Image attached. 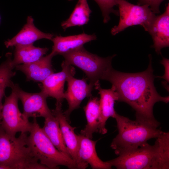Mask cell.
<instances>
[{"instance_id":"26","label":"cell","mask_w":169,"mask_h":169,"mask_svg":"<svg viewBox=\"0 0 169 169\" xmlns=\"http://www.w3.org/2000/svg\"><path fill=\"white\" fill-rule=\"evenodd\" d=\"M161 63L163 65L164 67V74L162 76H158V77L164 79L165 80V82H166L165 84L166 85L169 82V60L168 59L163 57Z\"/></svg>"},{"instance_id":"25","label":"cell","mask_w":169,"mask_h":169,"mask_svg":"<svg viewBox=\"0 0 169 169\" xmlns=\"http://www.w3.org/2000/svg\"><path fill=\"white\" fill-rule=\"evenodd\" d=\"M164 0H138L137 4L139 5H147L154 13L158 14L160 13V5Z\"/></svg>"},{"instance_id":"7","label":"cell","mask_w":169,"mask_h":169,"mask_svg":"<svg viewBox=\"0 0 169 169\" xmlns=\"http://www.w3.org/2000/svg\"><path fill=\"white\" fill-rule=\"evenodd\" d=\"M115 1L118 7L120 19L118 25L111 30L112 35L136 25H141L146 31L149 32L156 16L148 5H135L126 0Z\"/></svg>"},{"instance_id":"27","label":"cell","mask_w":169,"mask_h":169,"mask_svg":"<svg viewBox=\"0 0 169 169\" xmlns=\"http://www.w3.org/2000/svg\"></svg>"},{"instance_id":"11","label":"cell","mask_w":169,"mask_h":169,"mask_svg":"<svg viewBox=\"0 0 169 169\" xmlns=\"http://www.w3.org/2000/svg\"><path fill=\"white\" fill-rule=\"evenodd\" d=\"M61 66L62 70L61 71L49 75L39 86L41 91L48 97H52L56 100V104H62L64 99L65 83L69 76H74L75 72L74 68L71 65L64 61Z\"/></svg>"},{"instance_id":"18","label":"cell","mask_w":169,"mask_h":169,"mask_svg":"<svg viewBox=\"0 0 169 169\" xmlns=\"http://www.w3.org/2000/svg\"><path fill=\"white\" fill-rule=\"evenodd\" d=\"M96 39L97 37L95 33L90 35L83 33L66 36H57L53 37L51 40L53 43L52 52L55 55H62Z\"/></svg>"},{"instance_id":"15","label":"cell","mask_w":169,"mask_h":169,"mask_svg":"<svg viewBox=\"0 0 169 169\" xmlns=\"http://www.w3.org/2000/svg\"><path fill=\"white\" fill-rule=\"evenodd\" d=\"M94 87L98 90L100 97L98 132L103 135L107 132V130L105 127L106 121L110 117L114 118L116 112L114 106L115 101H118V96L114 88L112 86L110 89H103L101 87L99 83Z\"/></svg>"},{"instance_id":"14","label":"cell","mask_w":169,"mask_h":169,"mask_svg":"<svg viewBox=\"0 0 169 169\" xmlns=\"http://www.w3.org/2000/svg\"><path fill=\"white\" fill-rule=\"evenodd\" d=\"M52 52L34 62L20 64L15 67L16 69L23 72L26 75L27 81L42 83L45 79L54 73L52 59L55 56Z\"/></svg>"},{"instance_id":"13","label":"cell","mask_w":169,"mask_h":169,"mask_svg":"<svg viewBox=\"0 0 169 169\" xmlns=\"http://www.w3.org/2000/svg\"><path fill=\"white\" fill-rule=\"evenodd\" d=\"M78 156L79 161L85 169L89 164L93 169H110L112 166L107 161H104L98 156L96 150L97 141H93L81 134L78 135Z\"/></svg>"},{"instance_id":"8","label":"cell","mask_w":169,"mask_h":169,"mask_svg":"<svg viewBox=\"0 0 169 169\" xmlns=\"http://www.w3.org/2000/svg\"><path fill=\"white\" fill-rule=\"evenodd\" d=\"M11 89L10 95L5 96L0 125L8 135L15 136L18 132L29 133L32 128L33 122H30L20 111L17 94L13 88Z\"/></svg>"},{"instance_id":"5","label":"cell","mask_w":169,"mask_h":169,"mask_svg":"<svg viewBox=\"0 0 169 169\" xmlns=\"http://www.w3.org/2000/svg\"><path fill=\"white\" fill-rule=\"evenodd\" d=\"M32 128L26 138V144L39 163L48 169H58L63 166L70 169H78L72 158L55 146L33 118Z\"/></svg>"},{"instance_id":"12","label":"cell","mask_w":169,"mask_h":169,"mask_svg":"<svg viewBox=\"0 0 169 169\" xmlns=\"http://www.w3.org/2000/svg\"><path fill=\"white\" fill-rule=\"evenodd\" d=\"M54 109L51 110L58 119L64 143L70 155L76 163L78 169H84L78 156L79 139L74 132L76 127L71 126L69 123L62 109V104H56Z\"/></svg>"},{"instance_id":"22","label":"cell","mask_w":169,"mask_h":169,"mask_svg":"<svg viewBox=\"0 0 169 169\" xmlns=\"http://www.w3.org/2000/svg\"><path fill=\"white\" fill-rule=\"evenodd\" d=\"M91 13L87 0H78L70 16L62 22L61 26L65 31L71 27L86 24L89 22Z\"/></svg>"},{"instance_id":"17","label":"cell","mask_w":169,"mask_h":169,"mask_svg":"<svg viewBox=\"0 0 169 169\" xmlns=\"http://www.w3.org/2000/svg\"><path fill=\"white\" fill-rule=\"evenodd\" d=\"M54 37L52 34L42 32L34 25L33 19L31 16L27 18L26 23L19 32L13 38L4 42L6 48L32 44L35 41L42 39L51 40Z\"/></svg>"},{"instance_id":"19","label":"cell","mask_w":169,"mask_h":169,"mask_svg":"<svg viewBox=\"0 0 169 169\" xmlns=\"http://www.w3.org/2000/svg\"><path fill=\"white\" fill-rule=\"evenodd\" d=\"M83 109L87 123L84 129L81 130L80 134L92 139L93 134L99 131V99L97 97H90Z\"/></svg>"},{"instance_id":"21","label":"cell","mask_w":169,"mask_h":169,"mask_svg":"<svg viewBox=\"0 0 169 169\" xmlns=\"http://www.w3.org/2000/svg\"><path fill=\"white\" fill-rule=\"evenodd\" d=\"M42 129L57 149L70 156L64 143L58 120L55 116L53 114L45 118Z\"/></svg>"},{"instance_id":"4","label":"cell","mask_w":169,"mask_h":169,"mask_svg":"<svg viewBox=\"0 0 169 169\" xmlns=\"http://www.w3.org/2000/svg\"><path fill=\"white\" fill-rule=\"evenodd\" d=\"M27 136L21 133L18 137L10 136L0 125V166L3 169H48L27 146Z\"/></svg>"},{"instance_id":"16","label":"cell","mask_w":169,"mask_h":169,"mask_svg":"<svg viewBox=\"0 0 169 169\" xmlns=\"http://www.w3.org/2000/svg\"><path fill=\"white\" fill-rule=\"evenodd\" d=\"M148 33L153 41V47L158 54H161V49L169 46V3L164 12L156 16Z\"/></svg>"},{"instance_id":"2","label":"cell","mask_w":169,"mask_h":169,"mask_svg":"<svg viewBox=\"0 0 169 169\" xmlns=\"http://www.w3.org/2000/svg\"><path fill=\"white\" fill-rule=\"evenodd\" d=\"M154 145L148 143L107 161L118 169H169V133L163 131Z\"/></svg>"},{"instance_id":"10","label":"cell","mask_w":169,"mask_h":169,"mask_svg":"<svg viewBox=\"0 0 169 169\" xmlns=\"http://www.w3.org/2000/svg\"><path fill=\"white\" fill-rule=\"evenodd\" d=\"M68 87L64 93V99L68 103V108L64 114L69 121V116L74 110L78 108L83 100L87 97L92 96L93 84H88L85 79H78L69 76L67 79Z\"/></svg>"},{"instance_id":"24","label":"cell","mask_w":169,"mask_h":169,"mask_svg":"<svg viewBox=\"0 0 169 169\" xmlns=\"http://www.w3.org/2000/svg\"><path fill=\"white\" fill-rule=\"evenodd\" d=\"M69 1L73 0H68ZM98 4L101 10L104 23H107L110 20V14L113 13L119 16L118 10H115L114 7L117 6L115 0H94Z\"/></svg>"},{"instance_id":"6","label":"cell","mask_w":169,"mask_h":169,"mask_svg":"<svg viewBox=\"0 0 169 169\" xmlns=\"http://www.w3.org/2000/svg\"><path fill=\"white\" fill-rule=\"evenodd\" d=\"M62 55L64 59V63L82 70L90 83L95 87L100 83V80H104L106 74L112 68V61L116 54L102 57L88 52L82 46Z\"/></svg>"},{"instance_id":"9","label":"cell","mask_w":169,"mask_h":169,"mask_svg":"<svg viewBox=\"0 0 169 169\" xmlns=\"http://www.w3.org/2000/svg\"><path fill=\"white\" fill-rule=\"evenodd\" d=\"M12 88L14 89L22 103V113L26 118L42 117L45 119L53 115L47 104L48 97L42 91L34 93H28L22 90L16 84H14Z\"/></svg>"},{"instance_id":"1","label":"cell","mask_w":169,"mask_h":169,"mask_svg":"<svg viewBox=\"0 0 169 169\" xmlns=\"http://www.w3.org/2000/svg\"><path fill=\"white\" fill-rule=\"evenodd\" d=\"M147 69L141 72L127 73L111 68L104 80L112 84L117 92L118 101L125 102L136 111V120L158 128L160 123L154 117L153 108L157 102L167 103L169 97L162 96L154 84L155 76L152 66V56L149 55Z\"/></svg>"},{"instance_id":"3","label":"cell","mask_w":169,"mask_h":169,"mask_svg":"<svg viewBox=\"0 0 169 169\" xmlns=\"http://www.w3.org/2000/svg\"><path fill=\"white\" fill-rule=\"evenodd\" d=\"M114 118L116 121L118 134L113 139L110 146L118 156L145 145L148 140L158 137L163 132L158 128L131 120L117 112Z\"/></svg>"},{"instance_id":"23","label":"cell","mask_w":169,"mask_h":169,"mask_svg":"<svg viewBox=\"0 0 169 169\" xmlns=\"http://www.w3.org/2000/svg\"><path fill=\"white\" fill-rule=\"evenodd\" d=\"M6 57V60L0 65V120L3 106L2 100L5 96V89L7 87L11 88L13 87L14 84L12 81V78L16 74L13 71L14 68L12 64V54L8 53Z\"/></svg>"},{"instance_id":"20","label":"cell","mask_w":169,"mask_h":169,"mask_svg":"<svg viewBox=\"0 0 169 169\" xmlns=\"http://www.w3.org/2000/svg\"><path fill=\"white\" fill-rule=\"evenodd\" d=\"M12 64L14 68L17 65L30 63L44 56L49 50L47 48L36 47L33 44L15 46Z\"/></svg>"}]
</instances>
